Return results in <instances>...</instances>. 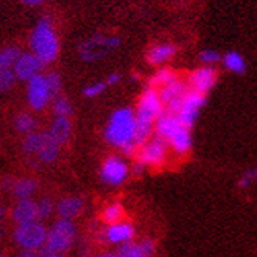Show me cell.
Instances as JSON below:
<instances>
[{
    "instance_id": "6da1fadb",
    "label": "cell",
    "mask_w": 257,
    "mask_h": 257,
    "mask_svg": "<svg viewBox=\"0 0 257 257\" xmlns=\"http://www.w3.org/2000/svg\"><path fill=\"white\" fill-rule=\"evenodd\" d=\"M104 139L128 158L136 156L139 145L136 142V120L131 107H120L110 114L104 130Z\"/></svg>"
},
{
    "instance_id": "7a4b0ae2",
    "label": "cell",
    "mask_w": 257,
    "mask_h": 257,
    "mask_svg": "<svg viewBox=\"0 0 257 257\" xmlns=\"http://www.w3.org/2000/svg\"><path fill=\"white\" fill-rule=\"evenodd\" d=\"M30 52L44 65L55 62L60 52V38L51 18H41L30 33Z\"/></svg>"
},
{
    "instance_id": "3957f363",
    "label": "cell",
    "mask_w": 257,
    "mask_h": 257,
    "mask_svg": "<svg viewBox=\"0 0 257 257\" xmlns=\"http://www.w3.org/2000/svg\"><path fill=\"white\" fill-rule=\"evenodd\" d=\"M164 110L158 90L149 87L139 96V101L134 110V120H136V142L141 147L153 136L155 121Z\"/></svg>"
},
{
    "instance_id": "277c9868",
    "label": "cell",
    "mask_w": 257,
    "mask_h": 257,
    "mask_svg": "<svg viewBox=\"0 0 257 257\" xmlns=\"http://www.w3.org/2000/svg\"><path fill=\"white\" fill-rule=\"evenodd\" d=\"M76 238V226L70 219H57L48 229L46 241L38 251L40 255L44 254H63L71 248Z\"/></svg>"
},
{
    "instance_id": "5b68a950",
    "label": "cell",
    "mask_w": 257,
    "mask_h": 257,
    "mask_svg": "<svg viewBox=\"0 0 257 257\" xmlns=\"http://www.w3.org/2000/svg\"><path fill=\"white\" fill-rule=\"evenodd\" d=\"M120 46V38L115 35H103L98 33L79 44V55L84 62H96L106 57L109 52Z\"/></svg>"
},
{
    "instance_id": "8992f818",
    "label": "cell",
    "mask_w": 257,
    "mask_h": 257,
    "mask_svg": "<svg viewBox=\"0 0 257 257\" xmlns=\"http://www.w3.org/2000/svg\"><path fill=\"white\" fill-rule=\"evenodd\" d=\"M48 229L44 227L41 221H32L26 224H19L15 230V241L19 244L22 249H35L40 251L46 241Z\"/></svg>"
},
{
    "instance_id": "52a82bcc",
    "label": "cell",
    "mask_w": 257,
    "mask_h": 257,
    "mask_svg": "<svg viewBox=\"0 0 257 257\" xmlns=\"http://www.w3.org/2000/svg\"><path fill=\"white\" fill-rule=\"evenodd\" d=\"M207 103V98L202 93H197L194 90H188L186 95L183 96L180 106H178L175 117L178 121L188 130H191L196 123V120L199 118V112Z\"/></svg>"
},
{
    "instance_id": "ba28073f",
    "label": "cell",
    "mask_w": 257,
    "mask_h": 257,
    "mask_svg": "<svg viewBox=\"0 0 257 257\" xmlns=\"http://www.w3.org/2000/svg\"><path fill=\"white\" fill-rule=\"evenodd\" d=\"M167 155H169V147H167L166 141L158 136H152L138 149L136 158L145 166L161 167L167 160Z\"/></svg>"
},
{
    "instance_id": "9c48e42d",
    "label": "cell",
    "mask_w": 257,
    "mask_h": 257,
    "mask_svg": "<svg viewBox=\"0 0 257 257\" xmlns=\"http://www.w3.org/2000/svg\"><path fill=\"white\" fill-rule=\"evenodd\" d=\"M130 175V167L126 161L121 156H109L101 164V171H99V177L104 185L110 186H118L123 183Z\"/></svg>"
},
{
    "instance_id": "30bf717a",
    "label": "cell",
    "mask_w": 257,
    "mask_h": 257,
    "mask_svg": "<svg viewBox=\"0 0 257 257\" xmlns=\"http://www.w3.org/2000/svg\"><path fill=\"white\" fill-rule=\"evenodd\" d=\"M189 90L188 85H186V81L180 79V77H174V79L166 84L164 87H161L158 90V95L161 98V103L164 106V110L167 112H172L175 114L178 106H180L183 96L186 95V92Z\"/></svg>"
},
{
    "instance_id": "8fae6325",
    "label": "cell",
    "mask_w": 257,
    "mask_h": 257,
    "mask_svg": "<svg viewBox=\"0 0 257 257\" xmlns=\"http://www.w3.org/2000/svg\"><path fill=\"white\" fill-rule=\"evenodd\" d=\"M52 95L43 74H38L27 81V103L33 110H43L49 104Z\"/></svg>"
},
{
    "instance_id": "7c38bea8",
    "label": "cell",
    "mask_w": 257,
    "mask_h": 257,
    "mask_svg": "<svg viewBox=\"0 0 257 257\" xmlns=\"http://www.w3.org/2000/svg\"><path fill=\"white\" fill-rule=\"evenodd\" d=\"M216 81H218V73L213 66H200V68L194 70L193 73H189L186 85L189 90L207 95L215 87Z\"/></svg>"
},
{
    "instance_id": "4fadbf2b",
    "label": "cell",
    "mask_w": 257,
    "mask_h": 257,
    "mask_svg": "<svg viewBox=\"0 0 257 257\" xmlns=\"http://www.w3.org/2000/svg\"><path fill=\"white\" fill-rule=\"evenodd\" d=\"M41 68H43V63L29 51V52H19L11 71L15 73L16 79L27 82L32 77L41 74Z\"/></svg>"
},
{
    "instance_id": "5bb4252c",
    "label": "cell",
    "mask_w": 257,
    "mask_h": 257,
    "mask_svg": "<svg viewBox=\"0 0 257 257\" xmlns=\"http://www.w3.org/2000/svg\"><path fill=\"white\" fill-rule=\"evenodd\" d=\"M103 240L109 244H115V246H120V244L133 241L134 235H136V230H134V226L128 221H120L117 224H110L107 226L103 232Z\"/></svg>"
},
{
    "instance_id": "9a60e30c",
    "label": "cell",
    "mask_w": 257,
    "mask_h": 257,
    "mask_svg": "<svg viewBox=\"0 0 257 257\" xmlns=\"http://www.w3.org/2000/svg\"><path fill=\"white\" fill-rule=\"evenodd\" d=\"M167 147H169L175 155L185 156L193 147V138H191V130L185 128L183 125H178L166 139Z\"/></svg>"
},
{
    "instance_id": "2e32d148",
    "label": "cell",
    "mask_w": 257,
    "mask_h": 257,
    "mask_svg": "<svg viewBox=\"0 0 257 257\" xmlns=\"http://www.w3.org/2000/svg\"><path fill=\"white\" fill-rule=\"evenodd\" d=\"M11 219L18 226L37 221V202H33L32 199H19L18 204L11 210Z\"/></svg>"
},
{
    "instance_id": "e0dca14e",
    "label": "cell",
    "mask_w": 257,
    "mask_h": 257,
    "mask_svg": "<svg viewBox=\"0 0 257 257\" xmlns=\"http://www.w3.org/2000/svg\"><path fill=\"white\" fill-rule=\"evenodd\" d=\"M177 52V48L171 43H160V44H155L147 51V62L150 65H163L167 63L169 60L174 59V55Z\"/></svg>"
},
{
    "instance_id": "ac0fdd59",
    "label": "cell",
    "mask_w": 257,
    "mask_h": 257,
    "mask_svg": "<svg viewBox=\"0 0 257 257\" xmlns=\"http://www.w3.org/2000/svg\"><path fill=\"white\" fill-rule=\"evenodd\" d=\"M84 210V200L81 197H65L55 205V211L60 219H74Z\"/></svg>"
},
{
    "instance_id": "d6986e66",
    "label": "cell",
    "mask_w": 257,
    "mask_h": 257,
    "mask_svg": "<svg viewBox=\"0 0 257 257\" xmlns=\"http://www.w3.org/2000/svg\"><path fill=\"white\" fill-rule=\"evenodd\" d=\"M49 136L57 142L60 147L65 145L71 138V121L68 117H55L48 130Z\"/></svg>"
},
{
    "instance_id": "ffe728a7",
    "label": "cell",
    "mask_w": 257,
    "mask_h": 257,
    "mask_svg": "<svg viewBox=\"0 0 257 257\" xmlns=\"http://www.w3.org/2000/svg\"><path fill=\"white\" fill-rule=\"evenodd\" d=\"M59 153H60V145L55 142L48 131L46 133H41V144H40V149H38V160L41 163H46L51 164L55 160L59 158Z\"/></svg>"
},
{
    "instance_id": "44dd1931",
    "label": "cell",
    "mask_w": 257,
    "mask_h": 257,
    "mask_svg": "<svg viewBox=\"0 0 257 257\" xmlns=\"http://www.w3.org/2000/svg\"><path fill=\"white\" fill-rule=\"evenodd\" d=\"M38 189V182L35 178H30V177H26V178H19L13 183L11 186V191H13L15 197L19 200V199H32V196L37 193Z\"/></svg>"
},
{
    "instance_id": "7402d4cb",
    "label": "cell",
    "mask_w": 257,
    "mask_h": 257,
    "mask_svg": "<svg viewBox=\"0 0 257 257\" xmlns=\"http://www.w3.org/2000/svg\"><path fill=\"white\" fill-rule=\"evenodd\" d=\"M222 63H224L226 70L235 73V74H243L246 71V60L241 54L232 51V52H227L224 57H222Z\"/></svg>"
},
{
    "instance_id": "603a6c76",
    "label": "cell",
    "mask_w": 257,
    "mask_h": 257,
    "mask_svg": "<svg viewBox=\"0 0 257 257\" xmlns=\"http://www.w3.org/2000/svg\"><path fill=\"white\" fill-rule=\"evenodd\" d=\"M103 222L107 226L110 224H117V222L123 221L125 218V210H123V205H121L120 202H112L109 204L104 210H103Z\"/></svg>"
},
{
    "instance_id": "cb8c5ba5",
    "label": "cell",
    "mask_w": 257,
    "mask_h": 257,
    "mask_svg": "<svg viewBox=\"0 0 257 257\" xmlns=\"http://www.w3.org/2000/svg\"><path fill=\"white\" fill-rule=\"evenodd\" d=\"M174 77H177V74L171 70V68H160L156 71L152 79H150V87L155 88V90H160L161 87H164L166 84H169Z\"/></svg>"
},
{
    "instance_id": "d4e9b609",
    "label": "cell",
    "mask_w": 257,
    "mask_h": 257,
    "mask_svg": "<svg viewBox=\"0 0 257 257\" xmlns=\"http://www.w3.org/2000/svg\"><path fill=\"white\" fill-rule=\"evenodd\" d=\"M41 144V133L30 131L26 134L24 141H22V152L26 155H37Z\"/></svg>"
},
{
    "instance_id": "484cf974",
    "label": "cell",
    "mask_w": 257,
    "mask_h": 257,
    "mask_svg": "<svg viewBox=\"0 0 257 257\" xmlns=\"http://www.w3.org/2000/svg\"><path fill=\"white\" fill-rule=\"evenodd\" d=\"M19 49L15 46H8L0 49V70H11L19 55Z\"/></svg>"
},
{
    "instance_id": "4316f807",
    "label": "cell",
    "mask_w": 257,
    "mask_h": 257,
    "mask_svg": "<svg viewBox=\"0 0 257 257\" xmlns=\"http://www.w3.org/2000/svg\"><path fill=\"white\" fill-rule=\"evenodd\" d=\"M52 107H54L55 117H68L70 118V115L73 114V106L70 103V99L65 96H60V95L55 96Z\"/></svg>"
},
{
    "instance_id": "83f0119b",
    "label": "cell",
    "mask_w": 257,
    "mask_h": 257,
    "mask_svg": "<svg viewBox=\"0 0 257 257\" xmlns=\"http://www.w3.org/2000/svg\"><path fill=\"white\" fill-rule=\"evenodd\" d=\"M35 125H37V121L35 118H33V115L27 114V112H21L16 120H15V126L19 133L22 134H27L30 131L35 130Z\"/></svg>"
},
{
    "instance_id": "f1b7e54d",
    "label": "cell",
    "mask_w": 257,
    "mask_h": 257,
    "mask_svg": "<svg viewBox=\"0 0 257 257\" xmlns=\"http://www.w3.org/2000/svg\"><path fill=\"white\" fill-rule=\"evenodd\" d=\"M55 211V204L49 197H43L37 202V219L38 221H44L51 218V215Z\"/></svg>"
},
{
    "instance_id": "f546056e",
    "label": "cell",
    "mask_w": 257,
    "mask_h": 257,
    "mask_svg": "<svg viewBox=\"0 0 257 257\" xmlns=\"http://www.w3.org/2000/svg\"><path fill=\"white\" fill-rule=\"evenodd\" d=\"M115 254H117V257H144V254L139 249V244L134 241L120 244Z\"/></svg>"
},
{
    "instance_id": "4dcf8cb0",
    "label": "cell",
    "mask_w": 257,
    "mask_h": 257,
    "mask_svg": "<svg viewBox=\"0 0 257 257\" xmlns=\"http://www.w3.org/2000/svg\"><path fill=\"white\" fill-rule=\"evenodd\" d=\"M44 79H46V84H48V87H49L51 95H52V96H59L60 92H62V79H60L59 73L52 71V73H49V74L44 76Z\"/></svg>"
},
{
    "instance_id": "1f68e13d",
    "label": "cell",
    "mask_w": 257,
    "mask_h": 257,
    "mask_svg": "<svg viewBox=\"0 0 257 257\" xmlns=\"http://www.w3.org/2000/svg\"><path fill=\"white\" fill-rule=\"evenodd\" d=\"M16 77L11 70H0V93L8 92L15 85Z\"/></svg>"
},
{
    "instance_id": "d6a6232c",
    "label": "cell",
    "mask_w": 257,
    "mask_h": 257,
    "mask_svg": "<svg viewBox=\"0 0 257 257\" xmlns=\"http://www.w3.org/2000/svg\"><path fill=\"white\" fill-rule=\"evenodd\" d=\"M199 59L204 63V66H213L215 63H218L221 60V55L215 49H205V51L200 52Z\"/></svg>"
},
{
    "instance_id": "836d02e7",
    "label": "cell",
    "mask_w": 257,
    "mask_h": 257,
    "mask_svg": "<svg viewBox=\"0 0 257 257\" xmlns=\"http://www.w3.org/2000/svg\"><path fill=\"white\" fill-rule=\"evenodd\" d=\"M106 88H107V85H106L104 81L93 82V84L87 85V87L84 88V96H85V98H96V96L101 95V93L106 90Z\"/></svg>"
},
{
    "instance_id": "e575fe53",
    "label": "cell",
    "mask_w": 257,
    "mask_h": 257,
    "mask_svg": "<svg viewBox=\"0 0 257 257\" xmlns=\"http://www.w3.org/2000/svg\"><path fill=\"white\" fill-rule=\"evenodd\" d=\"M255 177H257V171H255V167L252 169H248L246 172H244L243 175H241V178L238 180V186L241 188V189H244V188H248V186H251L254 182H255Z\"/></svg>"
},
{
    "instance_id": "d590c367",
    "label": "cell",
    "mask_w": 257,
    "mask_h": 257,
    "mask_svg": "<svg viewBox=\"0 0 257 257\" xmlns=\"http://www.w3.org/2000/svg\"><path fill=\"white\" fill-rule=\"evenodd\" d=\"M138 244H139V249L144 254V257H153V254H155V241L152 238H144Z\"/></svg>"
},
{
    "instance_id": "8d00e7d4",
    "label": "cell",
    "mask_w": 257,
    "mask_h": 257,
    "mask_svg": "<svg viewBox=\"0 0 257 257\" xmlns=\"http://www.w3.org/2000/svg\"><path fill=\"white\" fill-rule=\"evenodd\" d=\"M120 79H121V76H120L118 73H112V74H109V76H107V79H106L104 82H106V85H107V87H110V85L118 84V82H120Z\"/></svg>"
},
{
    "instance_id": "74e56055",
    "label": "cell",
    "mask_w": 257,
    "mask_h": 257,
    "mask_svg": "<svg viewBox=\"0 0 257 257\" xmlns=\"http://www.w3.org/2000/svg\"><path fill=\"white\" fill-rule=\"evenodd\" d=\"M145 167H147V166L142 164L141 161H136V163H134V166H133V174L134 175H141L145 171Z\"/></svg>"
},
{
    "instance_id": "f35d334b",
    "label": "cell",
    "mask_w": 257,
    "mask_h": 257,
    "mask_svg": "<svg viewBox=\"0 0 257 257\" xmlns=\"http://www.w3.org/2000/svg\"><path fill=\"white\" fill-rule=\"evenodd\" d=\"M19 257H40V254L35 249H22Z\"/></svg>"
},
{
    "instance_id": "ab89813d",
    "label": "cell",
    "mask_w": 257,
    "mask_h": 257,
    "mask_svg": "<svg viewBox=\"0 0 257 257\" xmlns=\"http://www.w3.org/2000/svg\"><path fill=\"white\" fill-rule=\"evenodd\" d=\"M21 2L24 5H27V7H38V5L46 2V0H21Z\"/></svg>"
},
{
    "instance_id": "60d3db41",
    "label": "cell",
    "mask_w": 257,
    "mask_h": 257,
    "mask_svg": "<svg viewBox=\"0 0 257 257\" xmlns=\"http://www.w3.org/2000/svg\"><path fill=\"white\" fill-rule=\"evenodd\" d=\"M99 257H117V254L115 252H103Z\"/></svg>"
},
{
    "instance_id": "b9f144b4",
    "label": "cell",
    "mask_w": 257,
    "mask_h": 257,
    "mask_svg": "<svg viewBox=\"0 0 257 257\" xmlns=\"http://www.w3.org/2000/svg\"><path fill=\"white\" fill-rule=\"evenodd\" d=\"M40 257H63V254H44V255H40Z\"/></svg>"
},
{
    "instance_id": "7bdbcfd3",
    "label": "cell",
    "mask_w": 257,
    "mask_h": 257,
    "mask_svg": "<svg viewBox=\"0 0 257 257\" xmlns=\"http://www.w3.org/2000/svg\"><path fill=\"white\" fill-rule=\"evenodd\" d=\"M2 216H4V210L0 208V219H2Z\"/></svg>"
},
{
    "instance_id": "ee69618b",
    "label": "cell",
    "mask_w": 257,
    "mask_h": 257,
    "mask_svg": "<svg viewBox=\"0 0 257 257\" xmlns=\"http://www.w3.org/2000/svg\"><path fill=\"white\" fill-rule=\"evenodd\" d=\"M0 257H4V255H0Z\"/></svg>"
}]
</instances>
